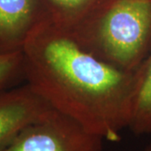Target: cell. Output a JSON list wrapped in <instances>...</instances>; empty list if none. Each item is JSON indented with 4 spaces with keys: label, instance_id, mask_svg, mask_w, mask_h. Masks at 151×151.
Masks as SVG:
<instances>
[{
    "label": "cell",
    "instance_id": "obj_6",
    "mask_svg": "<svg viewBox=\"0 0 151 151\" xmlns=\"http://www.w3.org/2000/svg\"><path fill=\"white\" fill-rule=\"evenodd\" d=\"M129 128L137 135L151 134V51L134 71Z\"/></svg>",
    "mask_w": 151,
    "mask_h": 151
},
{
    "label": "cell",
    "instance_id": "obj_4",
    "mask_svg": "<svg viewBox=\"0 0 151 151\" xmlns=\"http://www.w3.org/2000/svg\"><path fill=\"white\" fill-rule=\"evenodd\" d=\"M55 109L29 84L0 90V150L22 130L45 119Z\"/></svg>",
    "mask_w": 151,
    "mask_h": 151
},
{
    "label": "cell",
    "instance_id": "obj_8",
    "mask_svg": "<svg viewBox=\"0 0 151 151\" xmlns=\"http://www.w3.org/2000/svg\"><path fill=\"white\" fill-rule=\"evenodd\" d=\"M23 72L22 50L0 55V90L4 89Z\"/></svg>",
    "mask_w": 151,
    "mask_h": 151
},
{
    "label": "cell",
    "instance_id": "obj_1",
    "mask_svg": "<svg viewBox=\"0 0 151 151\" xmlns=\"http://www.w3.org/2000/svg\"><path fill=\"white\" fill-rule=\"evenodd\" d=\"M22 53L27 84L55 110L104 140L121 139L129 125L134 72L97 58L50 19L33 30Z\"/></svg>",
    "mask_w": 151,
    "mask_h": 151
},
{
    "label": "cell",
    "instance_id": "obj_7",
    "mask_svg": "<svg viewBox=\"0 0 151 151\" xmlns=\"http://www.w3.org/2000/svg\"><path fill=\"white\" fill-rule=\"evenodd\" d=\"M111 0H45L50 20L71 30L93 15Z\"/></svg>",
    "mask_w": 151,
    "mask_h": 151
},
{
    "label": "cell",
    "instance_id": "obj_2",
    "mask_svg": "<svg viewBox=\"0 0 151 151\" xmlns=\"http://www.w3.org/2000/svg\"><path fill=\"white\" fill-rule=\"evenodd\" d=\"M70 32L97 58L134 72L151 51V0H111Z\"/></svg>",
    "mask_w": 151,
    "mask_h": 151
},
{
    "label": "cell",
    "instance_id": "obj_3",
    "mask_svg": "<svg viewBox=\"0 0 151 151\" xmlns=\"http://www.w3.org/2000/svg\"><path fill=\"white\" fill-rule=\"evenodd\" d=\"M103 140L55 110L22 130L0 151H103Z\"/></svg>",
    "mask_w": 151,
    "mask_h": 151
},
{
    "label": "cell",
    "instance_id": "obj_9",
    "mask_svg": "<svg viewBox=\"0 0 151 151\" xmlns=\"http://www.w3.org/2000/svg\"><path fill=\"white\" fill-rule=\"evenodd\" d=\"M145 151H151V145L149 146V147H148V148H147V149H146Z\"/></svg>",
    "mask_w": 151,
    "mask_h": 151
},
{
    "label": "cell",
    "instance_id": "obj_5",
    "mask_svg": "<svg viewBox=\"0 0 151 151\" xmlns=\"http://www.w3.org/2000/svg\"><path fill=\"white\" fill-rule=\"evenodd\" d=\"M49 19L45 0H0V55L22 50L33 30Z\"/></svg>",
    "mask_w": 151,
    "mask_h": 151
}]
</instances>
